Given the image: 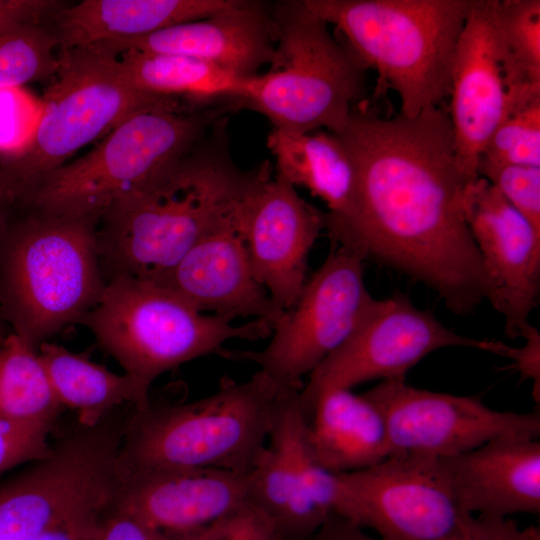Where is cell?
Instances as JSON below:
<instances>
[{
	"instance_id": "cell-6",
	"label": "cell",
	"mask_w": 540,
	"mask_h": 540,
	"mask_svg": "<svg viewBox=\"0 0 540 540\" xmlns=\"http://www.w3.org/2000/svg\"><path fill=\"white\" fill-rule=\"evenodd\" d=\"M276 49L268 71L250 77L235 106L273 128L340 133L366 93L368 67L303 0L271 4Z\"/></svg>"
},
{
	"instance_id": "cell-30",
	"label": "cell",
	"mask_w": 540,
	"mask_h": 540,
	"mask_svg": "<svg viewBox=\"0 0 540 540\" xmlns=\"http://www.w3.org/2000/svg\"><path fill=\"white\" fill-rule=\"evenodd\" d=\"M498 19L513 56L540 82V1L498 0Z\"/></svg>"
},
{
	"instance_id": "cell-25",
	"label": "cell",
	"mask_w": 540,
	"mask_h": 540,
	"mask_svg": "<svg viewBox=\"0 0 540 540\" xmlns=\"http://www.w3.org/2000/svg\"><path fill=\"white\" fill-rule=\"evenodd\" d=\"M249 506L279 540H306L328 518L309 496L282 442L273 434L249 472Z\"/></svg>"
},
{
	"instance_id": "cell-24",
	"label": "cell",
	"mask_w": 540,
	"mask_h": 540,
	"mask_svg": "<svg viewBox=\"0 0 540 540\" xmlns=\"http://www.w3.org/2000/svg\"><path fill=\"white\" fill-rule=\"evenodd\" d=\"M37 352L57 401L77 412L83 428L97 426L123 403H131L135 409L150 405V387L127 373H113L88 355L49 341Z\"/></svg>"
},
{
	"instance_id": "cell-16",
	"label": "cell",
	"mask_w": 540,
	"mask_h": 540,
	"mask_svg": "<svg viewBox=\"0 0 540 540\" xmlns=\"http://www.w3.org/2000/svg\"><path fill=\"white\" fill-rule=\"evenodd\" d=\"M327 214L272 174L250 193L242 231L253 272L282 311L292 307L306 282L309 253L326 229Z\"/></svg>"
},
{
	"instance_id": "cell-26",
	"label": "cell",
	"mask_w": 540,
	"mask_h": 540,
	"mask_svg": "<svg viewBox=\"0 0 540 540\" xmlns=\"http://www.w3.org/2000/svg\"><path fill=\"white\" fill-rule=\"evenodd\" d=\"M118 57L135 86L156 97L235 102L243 96L250 78L182 55L127 50Z\"/></svg>"
},
{
	"instance_id": "cell-8",
	"label": "cell",
	"mask_w": 540,
	"mask_h": 540,
	"mask_svg": "<svg viewBox=\"0 0 540 540\" xmlns=\"http://www.w3.org/2000/svg\"><path fill=\"white\" fill-rule=\"evenodd\" d=\"M230 109L185 113L175 98L142 108L84 156L48 173L11 209L98 214L190 151Z\"/></svg>"
},
{
	"instance_id": "cell-34",
	"label": "cell",
	"mask_w": 540,
	"mask_h": 540,
	"mask_svg": "<svg viewBox=\"0 0 540 540\" xmlns=\"http://www.w3.org/2000/svg\"><path fill=\"white\" fill-rule=\"evenodd\" d=\"M202 531L182 536L168 534L110 504L99 520L94 540H198Z\"/></svg>"
},
{
	"instance_id": "cell-29",
	"label": "cell",
	"mask_w": 540,
	"mask_h": 540,
	"mask_svg": "<svg viewBox=\"0 0 540 540\" xmlns=\"http://www.w3.org/2000/svg\"><path fill=\"white\" fill-rule=\"evenodd\" d=\"M479 160L540 167V99L503 120L487 141Z\"/></svg>"
},
{
	"instance_id": "cell-15",
	"label": "cell",
	"mask_w": 540,
	"mask_h": 540,
	"mask_svg": "<svg viewBox=\"0 0 540 540\" xmlns=\"http://www.w3.org/2000/svg\"><path fill=\"white\" fill-rule=\"evenodd\" d=\"M464 210L486 277V300L503 317L505 335L524 338L540 295V231L486 179L468 186Z\"/></svg>"
},
{
	"instance_id": "cell-22",
	"label": "cell",
	"mask_w": 540,
	"mask_h": 540,
	"mask_svg": "<svg viewBox=\"0 0 540 540\" xmlns=\"http://www.w3.org/2000/svg\"><path fill=\"white\" fill-rule=\"evenodd\" d=\"M302 439L309 456L334 473L363 470L391 454L381 410L364 393L351 389L320 396L304 418Z\"/></svg>"
},
{
	"instance_id": "cell-35",
	"label": "cell",
	"mask_w": 540,
	"mask_h": 540,
	"mask_svg": "<svg viewBox=\"0 0 540 540\" xmlns=\"http://www.w3.org/2000/svg\"><path fill=\"white\" fill-rule=\"evenodd\" d=\"M198 540H277L267 521L250 506L204 529Z\"/></svg>"
},
{
	"instance_id": "cell-36",
	"label": "cell",
	"mask_w": 540,
	"mask_h": 540,
	"mask_svg": "<svg viewBox=\"0 0 540 540\" xmlns=\"http://www.w3.org/2000/svg\"><path fill=\"white\" fill-rule=\"evenodd\" d=\"M452 540H540V529L522 528L508 517L470 515Z\"/></svg>"
},
{
	"instance_id": "cell-17",
	"label": "cell",
	"mask_w": 540,
	"mask_h": 540,
	"mask_svg": "<svg viewBox=\"0 0 540 540\" xmlns=\"http://www.w3.org/2000/svg\"><path fill=\"white\" fill-rule=\"evenodd\" d=\"M249 472L154 468L117 476L111 507L182 536L198 533L249 506Z\"/></svg>"
},
{
	"instance_id": "cell-12",
	"label": "cell",
	"mask_w": 540,
	"mask_h": 540,
	"mask_svg": "<svg viewBox=\"0 0 540 540\" xmlns=\"http://www.w3.org/2000/svg\"><path fill=\"white\" fill-rule=\"evenodd\" d=\"M496 343L456 333L403 295L378 299L353 334L308 375L299 392L301 412L307 417L320 396L330 390L352 389L375 379L405 378L436 350L468 347L494 353Z\"/></svg>"
},
{
	"instance_id": "cell-31",
	"label": "cell",
	"mask_w": 540,
	"mask_h": 540,
	"mask_svg": "<svg viewBox=\"0 0 540 540\" xmlns=\"http://www.w3.org/2000/svg\"><path fill=\"white\" fill-rule=\"evenodd\" d=\"M477 173L540 231V167L479 160Z\"/></svg>"
},
{
	"instance_id": "cell-38",
	"label": "cell",
	"mask_w": 540,
	"mask_h": 540,
	"mask_svg": "<svg viewBox=\"0 0 540 540\" xmlns=\"http://www.w3.org/2000/svg\"><path fill=\"white\" fill-rule=\"evenodd\" d=\"M64 5V1L57 0H0V20L46 24Z\"/></svg>"
},
{
	"instance_id": "cell-21",
	"label": "cell",
	"mask_w": 540,
	"mask_h": 540,
	"mask_svg": "<svg viewBox=\"0 0 540 540\" xmlns=\"http://www.w3.org/2000/svg\"><path fill=\"white\" fill-rule=\"evenodd\" d=\"M234 0H83L48 20L60 50L141 38L170 26L200 20Z\"/></svg>"
},
{
	"instance_id": "cell-40",
	"label": "cell",
	"mask_w": 540,
	"mask_h": 540,
	"mask_svg": "<svg viewBox=\"0 0 540 540\" xmlns=\"http://www.w3.org/2000/svg\"><path fill=\"white\" fill-rule=\"evenodd\" d=\"M8 222L7 212L0 206V240ZM5 323L0 316V340L6 336Z\"/></svg>"
},
{
	"instance_id": "cell-2",
	"label": "cell",
	"mask_w": 540,
	"mask_h": 540,
	"mask_svg": "<svg viewBox=\"0 0 540 540\" xmlns=\"http://www.w3.org/2000/svg\"><path fill=\"white\" fill-rule=\"evenodd\" d=\"M226 121L220 118L190 151L103 211L98 249L106 280L127 273L156 281L272 174L267 160L246 171L235 164Z\"/></svg>"
},
{
	"instance_id": "cell-11",
	"label": "cell",
	"mask_w": 540,
	"mask_h": 540,
	"mask_svg": "<svg viewBox=\"0 0 540 540\" xmlns=\"http://www.w3.org/2000/svg\"><path fill=\"white\" fill-rule=\"evenodd\" d=\"M451 122L458 158L478 176L487 141L509 115L540 99V82L518 63L498 19V0H472L457 44L450 89Z\"/></svg>"
},
{
	"instance_id": "cell-32",
	"label": "cell",
	"mask_w": 540,
	"mask_h": 540,
	"mask_svg": "<svg viewBox=\"0 0 540 540\" xmlns=\"http://www.w3.org/2000/svg\"><path fill=\"white\" fill-rule=\"evenodd\" d=\"M53 420L14 421L0 418V472L25 462L48 457Z\"/></svg>"
},
{
	"instance_id": "cell-23",
	"label": "cell",
	"mask_w": 540,
	"mask_h": 540,
	"mask_svg": "<svg viewBox=\"0 0 540 540\" xmlns=\"http://www.w3.org/2000/svg\"><path fill=\"white\" fill-rule=\"evenodd\" d=\"M267 147L276 163V176L303 187L327 206V223L348 211L355 188V169L338 134L319 129L295 133L272 128Z\"/></svg>"
},
{
	"instance_id": "cell-9",
	"label": "cell",
	"mask_w": 540,
	"mask_h": 540,
	"mask_svg": "<svg viewBox=\"0 0 540 540\" xmlns=\"http://www.w3.org/2000/svg\"><path fill=\"white\" fill-rule=\"evenodd\" d=\"M99 346L148 387L163 373L191 360L219 354L232 339L270 337L261 319L233 321L201 313L165 287L127 273L107 280L100 302L79 322Z\"/></svg>"
},
{
	"instance_id": "cell-41",
	"label": "cell",
	"mask_w": 540,
	"mask_h": 540,
	"mask_svg": "<svg viewBox=\"0 0 540 540\" xmlns=\"http://www.w3.org/2000/svg\"><path fill=\"white\" fill-rule=\"evenodd\" d=\"M277 540H279V539H277Z\"/></svg>"
},
{
	"instance_id": "cell-5",
	"label": "cell",
	"mask_w": 540,
	"mask_h": 540,
	"mask_svg": "<svg viewBox=\"0 0 540 540\" xmlns=\"http://www.w3.org/2000/svg\"><path fill=\"white\" fill-rule=\"evenodd\" d=\"M334 25L380 89L415 117L449 97L454 56L472 0H303Z\"/></svg>"
},
{
	"instance_id": "cell-37",
	"label": "cell",
	"mask_w": 540,
	"mask_h": 540,
	"mask_svg": "<svg viewBox=\"0 0 540 540\" xmlns=\"http://www.w3.org/2000/svg\"><path fill=\"white\" fill-rule=\"evenodd\" d=\"M525 343L520 347H511L501 343L498 355L514 361L522 379L533 382V397L539 403L540 399V333L534 327L524 338Z\"/></svg>"
},
{
	"instance_id": "cell-28",
	"label": "cell",
	"mask_w": 540,
	"mask_h": 540,
	"mask_svg": "<svg viewBox=\"0 0 540 540\" xmlns=\"http://www.w3.org/2000/svg\"><path fill=\"white\" fill-rule=\"evenodd\" d=\"M59 53L58 40L48 24L0 20V89L51 79Z\"/></svg>"
},
{
	"instance_id": "cell-4",
	"label": "cell",
	"mask_w": 540,
	"mask_h": 540,
	"mask_svg": "<svg viewBox=\"0 0 540 540\" xmlns=\"http://www.w3.org/2000/svg\"><path fill=\"white\" fill-rule=\"evenodd\" d=\"M0 240V316L33 348L100 302L98 214L19 210Z\"/></svg>"
},
{
	"instance_id": "cell-10",
	"label": "cell",
	"mask_w": 540,
	"mask_h": 540,
	"mask_svg": "<svg viewBox=\"0 0 540 540\" xmlns=\"http://www.w3.org/2000/svg\"><path fill=\"white\" fill-rule=\"evenodd\" d=\"M364 258L339 244L331 249L292 307L272 328L260 351H227L225 357L254 362L278 383L302 389V378L338 349L378 299L364 280Z\"/></svg>"
},
{
	"instance_id": "cell-20",
	"label": "cell",
	"mask_w": 540,
	"mask_h": 540,
	"mask_svg": "<svg viewBox=\"0 0 540 540\" xmlns=\"http://www.w3.org/2000/svg\"><path fill=\"white\" fill-rule=\"evenodd\" d=\"M461 509L508 517L540 511V442L507 436L439 459Z\"/></svg>"
},
{
	"instance_id": "cell-7",
	"label": "cell",
	"mask_w": 540,
	"mask_h": 540,
	"mask_svg": "<svg viewBox=\"0 0 540 540\" xmlns=\"http://www.w3.org/2000/svg\"><path fill=\"white\" fill-rule=\"evenodd\" d=\"M164 98L139 90L118 55L101 45L60 50L32 133L19 150L0 155V206L10 211L76 151Z\"/></svg>"
},
{
	"instance_id": "cell-19",
	"label": "cell",
	"mask_w": 540,
	"mask_h": 540,
	"mask_svg": "<svg viewBox=\"0 0 540 540\" xmlns=\"http://www.w3.org/2000/svg\"><path fill=\"white\" fill-rule=\"evenodd\" d=\"M99 45L116 55L135 50L192 57L249 78L272 63L276 34L271 4L234 0L229 7L206 18L141 38Z\"/></svg>"
},
{
	"instance_id": "cell-18",
	"label": "cell",
	"mask_w": 540,
	"mask_h": 540,
	"mask_svg": "<svg viewBox=\"0 0 540 540\" xmlns=\"http://www.w3.org/2000/svg\"><path fill=\"white\" fill-rule=\"evenodd\" d=\"M246 201L153 282L201 313L232 321L238 317L261 319L273 328L284 311L274 305L253 272L242 231Z\"/></svg>"
},
{
	"instance_id": "cell-14",
	"label": "cell",
	"mask_w": 540,
	"mask_h": 540,
	"mask_svg": "<svg viewBox=\"0 0 540 540\" xmlns=\"http://www.w3.org/2000/svg\"><path fill=\"white\" fill-rule=\"evenodd\" d=\"M358 506V526L392 540H452L467 518L439 459L390 455L340 473Z\"/></svg>"
},
{
	"instance_id": "cell-13",
	"label": "cell",
	"mask_w": 540,
	"mask_h": 540,
	"mask_svg": "<svg viewBox=\"0 0 540 540\" xmlns=\"http://www.w3.org/2000/svg\"><path fill=\"white\" fill-rule=\"evenodd\" d=\"M364 394L384 416L390 455L441 459L500 437L540 435L538 411H498L478 397L416 388L405 378L383 380Z\"/></svg>"
},
{
	"instance_id": "cell-39",
	"label": "cell",
	"mask_w": 540,
	"mask_h": 540,
	"mask_svg": "<svg viewBox=\"0 0 540 540\" xmlns=\"http://www.w3.org/2000/svg\"><path fill=\"white\" fill-rule=\"evenodd\" d=\"M306 540H392L372 537L364 528L339 516H329L320 528Z\"/></svg>"
},
{
	"instance_id": "cell-27",
	"label": "cell",
	"mask_w": 540,
	"mask_h": 540,
	"mask_svg": "<svg viewBox=\"0 0 540 540\" xmlns=\"http://www.w3.org/2000/svg\"><path fill=\"white\" fill-rule=\"evenodd\" d=\"M57 401L38 352L11 332L0 340V418L56 421Z\"/></svg>"
},
{
	"instance_id": "cell-1",
	"label": "cell",
	"mask_w": 540,
	"mask_h": 540,
	"mask_svg": "<svg viewBox=\"0 0 540 540\" xmlns=\"http://www.w3.org/2000/svg\"><path fill=\"white\" fill-rule=\"evenodd\" d=\"M338 135L355 188L347 213L326 225L331 244L423 283L454 314H471L487 293L464 210L478 176L458 158L448 110L380 118L359 105Z\"/></svg>"
},
{
	"instance_id": "cell-3",
	"label": "cell",
	"mask_w": 540,
	"mask_h": 540,
	"mask_svg": "<svg viewBox=\"0 0 540 540\" xmlns=\"http://www.w3.org/2000/svg\"><path fill=\"white\" fill-rule=\"evenodd\" d=\"M300 390L258 369L243 382L223 378L216 392L196 401L134 408L123 423L116 474L154 468L248 473Z\"/></svg>"
},
{
	"instance_id": "cell-33",
	"label": "cell",
	"mask_w": 540,
	"mask_h": 540,
	"mask_svg": "<svg viewBox=\"0 0 540 540\" xmlns=\"http://www.w3.org/2000/svg\"><path fill=\"white\" fill-rule=\"evenodd\" d=\"M41 102L22 88L0 89V155L19 150L37 122Z\"/></svg>"
}]
</instances>
